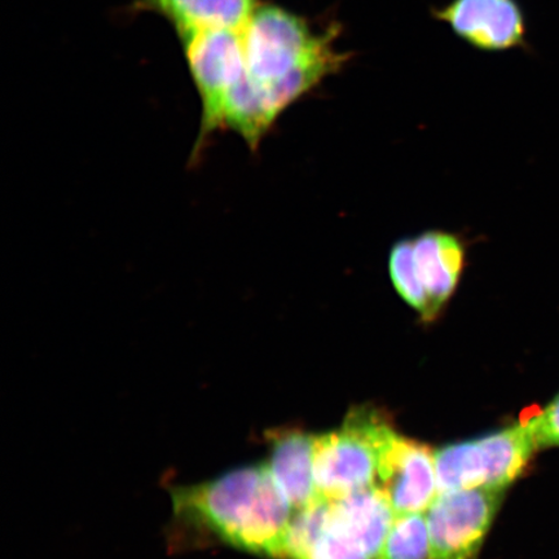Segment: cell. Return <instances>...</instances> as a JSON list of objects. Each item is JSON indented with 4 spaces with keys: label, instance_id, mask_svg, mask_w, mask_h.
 Listing matches in <instances>:
<instances>
[{
    "label": "cell",
    "instance_id": "7c38bea8",
    "mask_svg": "<svg viewBox=\"0 0 559 559\" xmlns=\"http://www.w3.org/2000/svg\"><path fill=\"white\" fill-rule=\"evenodd\" d=\"M379 559H430L428 516L395 515Z\"/></svg>",
    "mask_w": 559,
    "mask_h": 559
},
{
    "label": "cell",
    "instance_id": "277c9868",
    "mask_svg": "<svg viewBox=\"0 0 559 559\" xmlns=\"http://www.w3.org/2000/svg\"><path fill=\"white\" fill-rule=\"evenodd\" d=\"M539 450L530 417L492 435L443 447L436 452L438 493L471 488L507 491Z\"/></svg>",
    "mask_w": 559,
    "mask_h": 559
},
{
    "label": "cell",
    "instance_id": "3957f363",
    "mask_svg": "<svg viewBox=\"0 0 559 559\" xmlns=\"http://www.w3.org/2000/svg\"><path fill=\"white\" fill-rule=\"evenodd\" d=\"M466 263L463 237L444 229H429L393 245L388 272L396 295L424 324H431L456 296Z\"/></svg>",
    "mask_w": 559,
    "mask_h": 559
},
{
    "label": "cell",
    "instance_id": "7a4b0ae2",
    "mask_svg": "<svg viewBox=\"0 0 559 559\" xmlns=\"http://www.w3.org/2000/svg\"><path fill=\"white\" fill-rule=\"evenodd\" d=\"M174 523L181 539L210 540L283 559L295 509L267 464L248 465L171 491Z\"/></svg>",
    "mask_w": 559,
    "mask_h": 559
},
{
    "label": "cell",
    "instance_id": "6da1fadb",
    "mask_svg": "<svg viewBox=\"0 0 559 559\" xmlns=\"http://www.w3.org/2000/svg\"><path fill=\"white\" fill-rule=\"evenodd\" d=\"M338 34L334 24L318 31L310 20L261 2L241 31L240 79L212 120L200 126L192 159L215 132H235L251 152L260 150L286 109L352 59L335 47Z\"/></svg>",
    "mask_w": 559,
    "mask_h": 559
},
{
    "label": "cell",
    "instance_id": "8992f818",
    "mask_svg": "<svg viewBox=\"0 0 559 559\" xmlns=\"http://www.w3.org/2000/svg\"><path fill=\"white\" fill-rule=\"evenodd\" d=\"M394 519L374 486L331 500L324 526L304 559H379Z\"/></svg>",
    "mask_w": 559,
    "mask_h": 559
},
{
    "label": "cell",
    "instance_id": "52a82bcc",
    "mask_svg": "<svg viewBox=\"0 0 559 559\" xmlns=\"http://www.w3.org/2000/svg\"><path fill=\"white\" fill-rule=\"evenodd\" d=\"M504 493L489 488L438 493L426 515L430 559H478Z\"/></svg>",
    "mask_w": 559,
    "mask_h": 559
},
{
    "label": "cell",
    "instance_id": "ba28073f",
    "mask_svg": "<svg viewBox=\"0 0 559 559\" xmlns=\"http://www.w3.org/2000/svg\"><path fill=\"white\" fill-rule=\"evenodd\" d=\"M374 486L395 515L425 513L438 495L436 452L391 431L380 452Z\"/></svg>",
    "mask_w": 559,
    "mask_h": 559
},
{
    "label": "cell",
    "instance_id": "30bf717a",
    "mask_svg": "<svg viewBox=\"0 0 559 559\" xmlns=\"http://www.w3.org/2000/svg\"><path fill=\"white\" fill-rule=\"evenodd\" d=\"M269 469L290 506L297 510L319 499L313 480L314 437L296 429H282L270 435Z\"/></svg>",
    "mask_w": 559,
    "mask_h": 559
},
{
    "label": "cell",
    "instance_id": "8fae6325",
    "mask_svg": "<svg viewBox=\"0 0 559 559\" xmlns=\"http://www.w3.org/2000/svg\"><path fill=\"white\" fill-rule=\"evenodd\" d=\"M261 0H139V9L158 13L179 38L214 31L237 29L248 23Z\"/></svg>",
    "mask_w": 559,
    "mask_h": 559
},
{
    "label": "cell",
    "instance_id": "9c48e42d",
    "mask_svg": "<svg viewBox=\"0 0 559 559\" xmlns=\"http://www.w3.org/2000/svg\"><path fill=\"white\" fill-rule=\"evenodd\" d=\"M432 16L479 51L527 47V21L519 0H451L432 10Z\"/></svg>",
    "mask_w": 559,
    "mask_h": 559
},
{
    "label": "cell",
    "instance_id": "5b68a950",
    "mask_svg": "<svg viewBox=\"0 0 559 559\" xmlns=\"http://www.w3.org/2000/svg\"><path fill=\"white\" fill-rule=\"evenodd\" d=\"M394 428L373 407H355L338 430L314 437L313 480L319 498L338 500L374 486L380 452Z\"/></svg>",
    "mask_w": 559,
    "mask_h": 559
},
{
    "label": "cell",
    "instance_id": "4fadbf2b",
    "mask_svg": "<svg viewBox=\"0 0 559 559\" xmlns=\"http://www.w3.org/2000/svg\"><path fill=\"white\" fill-rule=\"evenodd\" d=\"M530 418L533 421L540 450L559 447V393L547 407Z\"/></svg>",
    "mask_w": 559,
    "mask_h": 559
}]
</instances>
